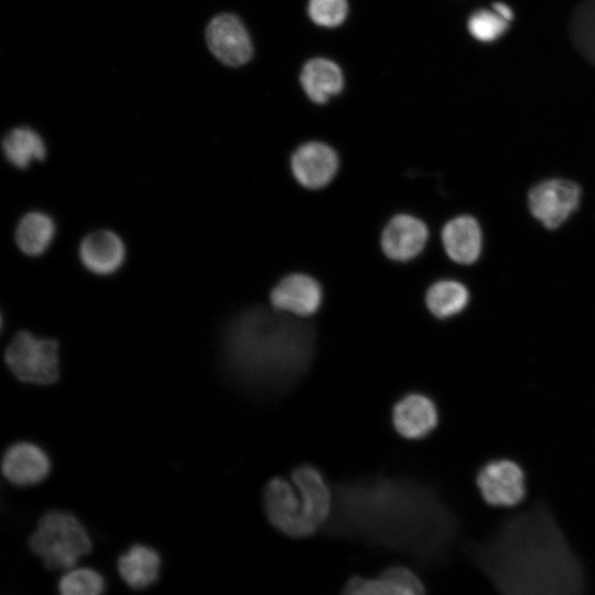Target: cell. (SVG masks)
<instances>
[{
  "mask_svg": "<svg viewBox=\"0 0 595 595\" xmlns=\"http://www.w3.org/2000/svg\"><path fill=\"white\" fill-rule=\"evenodd\" d=\"M473 556L500 595H582L583 565L543 504L504 520Z\"/></svg>",
  "mask_w": 595,
  "mask_h": 595,
  "instance_id": "6da1fadb",
  "label": "cell"
},
{
  "mask_svg": "<svg viewBox=\"0 0 595 595\" xmlns=\"http://www.w3.org/2000/svg\"><path fill=\"white\" fill-rule=\"evenodd\" d=\"M332 526L386 542L442 550L456 531L452 511L430 487L385 475L334 486Z\"/></svg>",
  "mask_w": 595,
  "mask_h": 595,
  "instance_id": "7a4b0ae2",
  "label": "cell"
},
{
  "mask_svg": "<svg viewBox=\"0 0 595 595\" xmlns=\"http://www.w3.org/2000/svg\"><path fill=\"white\" fill-rule=\"evenodd\" d=\"M223 351L237 382L255 393L278 396L307 372L315 354V332L286 313L251 307L229 322Z\"/></svg>",
  "mask_w": 595,
  "mask_h": 595,
  "instance_id": "3957f363",
  "label": "cell"
},
{
  "mask_svg": "<svg viewBox=\"0 0 595 595\" xmlns=\"http://www.w3.org/2000/svg\"><path fill=\"white\" fill-rule=\"evenodd\" d=\"M291 478L292 483L274 477L266 485L264 510L275 529L292 538H305L331 518L333 491L310 464L298 466Z\"/></svg>",
  "mask_w": 595,
  "mask_h": 595,
  "instance_id": "277c9868",
  "label": "cell"
},
{
  "mask_svg": "<svg viewBox=\"0 0 595 595\" xmlns=\"http://www.w3.org/2000/svg\"><path fill=\"white\" fill-rule=\"evenodd\" d=\"M32 552L48 569H73L91 550V541L77 518L68 512L45 513L29 540Z\"/></svg>",
  "mask_w": 595,
  "mask_h": 595,
  "instance_id": "5b68a950",
  "label": "cell"
},
{
  "mask_svg": "<svg viewBox=\"0 0 595 595\" xmlns=\"http://www.w3.org/2000/svg\"><path fill=\"white\" fill-rule=\"evenodd\" d=\"M4 360L21 381L50 385L58 379V344L54 339L21 331L6 348Z\"/></svg>",
  "mask_w": 595,
  "mask_h": 595,
  "instance_id": "8992f818",
  "label": "cell"
},
{
  "mask_svg": "<svg viewBox=\"0 0 595 595\" xmlns=\"http://www.w3.org/2000/svg\"><path fill=\"white\" fill-rule=\"evenodd\" d=\"M581 193L580 186L572 181L548 180L530 191L529 208L544 227L555 229L578 207Z\"/></svg>",
  "mask_w": 595,
  "mask_h": 595,
  "instance_id": "52a82bcc",
  "label": "cell"
},
{
  "mask_svg": "<svg viewBox=\"0 0 595 595\" xmlns=\"http://www.w3.org/2000/svg\"><path fill=\"white\" fill-rule=\"evenodd\" d=\"M483 499L495 507H512L526 495L524 474L510 459L491 461L484 465L476 477Z\"/></svg>",
  "mask_w": 595,
  "mask_h": 595,
  "instance_id": "ba28073f",
  "label": "cell"
},
{
  "mask_svg": "<svg viewBox=\"0 0 595 595\" xmlns=\"http://www.w3.org/2000/svg\"><path fill=\"white\" fill-rule=\"evenodd\" d=\"M206 42L210 52L228 66H240L252 55L251 41L245 25L229 13L219 14L209 22Z\"/></svg>",
  "mask_w": 595,
  "mask_h": 595,
  "instance_id": "9c48e42d",
  "label": "cell"
},
{
  "mask_svg": "<svg viewBox=\"0 0 595 595\" xmlns=\"http://www.w3.org/2000/svg\"><path fill=\"white\" fill-rule=\"evenodd\" d=\"M337 169V154L324 142H305L291 156V170L295 180L310 190L327 185L335 176Z\"/></svg>",
  "mask_w": 595,
  "mask_h": 595,
  "instance_id": "30bf717a",
  "label": "cell"
},
{
  "mask_svg": "<svg viewBox=\"0 0 595 595\" xmlns=\"http://www.w3.org/2000/svg\"><path fill=\"white\" fill-rule=\"evenodd\" d=\"M323 299L316 280L304 273H293L283 278L270 292L274 310L307 317L317 312Z\"/></svg>",
  "mask_w": 595,
  "mask_h": 595,
  "instance_id": "8fae6325",
  "label": "cell"
},
{
  "mask_svg": "<svg viewBox=\"0 0 595 595\" xmlns=\"http://www.w3.org/2000/svg\"><path fill=\"white\" fill-rule=\"evenodd\" d=\"M429 237L425 224L408 214L393 216L381 234L383 253L394 261H408L424 248Z\"/></svg>",
  "mask_w": 595,
  "mask_h": 595,
  "instance_id": "7c38bea8",
  "label": "cell"
},
{
  "mask_svg": "<svg viewBox=\"0 0 595 595\" xmlns=\"http://www.w3.org/2000/svg\"><path fill=\"white\" fill-rule=\"evenodd\" d=\"M78 255L82 264L89 272L109 275L122 267L126 259V246L116 232L99 229L83 238Z\"/></svg>",
  "mask_w": 595,
  "mask_h": 595,
  "instance_id": "4fadbf2b",
  "label": "cell"
},
{
  "mask_svg": "<svg viewBox=\"0 0 595 595\" xmlns=\"http://www.w3.org/2000/svg\"><path fill=\"white\" fill-rule=\"evenodd\" d=\"M439 413L428 396L412 392L400 399L392 409V424L407 440L426 437L436 428Z\"/></svg>",
  "mask_w": 595,
  "mask_h": 595,
  "instance_id": "5bb4252c",
  "label": "cell"
},
{
  "mask_svg": "<svg viewBox=\"0 0 595 595\" xmlns=\"http://www.w3.org/2000/svg\"><path fill=\"white\" fill-rule=\"evenodd\" d=\"M51 462L46 453L30 442H19L6 451L2 473L12 484L29 486L42 482L50 473Z\"/></svg>",
  "mask_w": 595,
  "mask_h": 595,
  "instance_id": "9a60e30c",
  "label": "cell"
},
{
  "mask_svg": "<svg viewBox=\"0 0 595 595\" xmlns=\"http://www.w3.org/2000/svg\"><path fill=\"white\" fill-rule=\"evenodd\" d=\"M342 595H424V586L408 567L392 566L377 577H351Z\"/></svg>",
  "mask_w": 595,
  "mask_h": 595,
  "instance_id": "2e32d148",
  "label": "cell"
},
{
  "mask_svg": "<svg viewBox=\"0 0 595 595\" xmlns=\"http://www.w3.org/2000/svg\"><path fill=\"white\" fill-rule=\"evenodd\" d=\"M442 242L447 256L461 264L477 260L482 250V230L477 220L470 216H459L445 224Z\"/></svg>",
  "mask_w": 595,
  "mask_h": 595,
  "instance_id": "e0dca14e",
  "label": "cell"
},
{
  "mask_svg": "<svg viewBox=\"0 0 595 595\" xmlns=\"http://www.w3.org/2000/svg\"><path fill=\"white\" fill-rule=\"evenodd\" d=\"M300 82L306 96L315 104H325L344 87L340 68L326 58L310 60L302 68Z\"/></svg>",
  "mask_w": 595,
  "mask_h": 595,
  "instance_id": "ac0fdd59",
  "label": "cell"
},
{
  "mask_svg": "<svg viewBox=\"0 0 595 595\" xmlns=\"http://www.w3.org/2000/svg\"><path fill=\"white\" fill-rule=\"evenodd\" d=\"M56 234L53 218L46 213L29 212L19 220L14 240L18 248L26 256L43 255L52 245Z\"/></svg>",
  "mask_w": 595,
  "mask_h": 595,
  "instance_id": "d6986e66",
  "label": "cell"
},
{
  "mask_svg": "<svg viewBox=\"0 0 595 595\" xmlns=\"http://www.w3.org/2000/svg\"><path fill=\"white\" fill-rule=\"evenodd\" d=\"M160 556L152 548L136 544L118 560V571L132 588L141 589L151 585L159 575Z\"/></svg>",
  "mask_w": 595,
  "mask_h": 595,
  "instance_id": "ffe728a7",
  "label": "cell"
},
{
  "mask_svg": "<svg viewBox=\"0 0 595 595\" xmlns=\"http://www.w3.org/2000/svg\"><path fill=\"white\" fill-rule=\"evenodd\" d=\"M2 152L12 166L25 170L33 162L45 159L46 144L35 130L29 127H17L4 136Z\"/></svg>",
  "mask_w": 595,
  "mask_h": 595,
  "instance_id": "44dd1931",
  "label": "cell"
},
{
  "mask_svg": "<svg viewBox=\"0 0 595 595\" xmlns=\"http://www.w3.org/2000/svg\"><path fill=\"white\" fill-rule=\"evenodd\" d=\"M468 299V291L464 284L453 280H442L428 289L425 304L435 317L444 320L462 312Z\"/></svg>",
  "mask_w": 595,
  "mask_h": 595,
  "instance_id": "7402d4cb",
  "label": "cell"
},
{
  "mask_svg": "<svg viewBox=\"0 0 595 595\" xmlns=\"http://www.w3.org/2000/svg\"><path fill=\"white\" fill-rule=\"evenodd\" d=\"M570 36L576 51L595 64V0H583L573 11Z\"/></svg>",
  "mask_w": 595,
  "mask_h": 595,
  "instance_id": "603a6c76",
  "label": "cell"
},
{
  "mask_svg": "<svg viewBox=\"0 0 595 595\" xmlns=\"http://www.w3.org/2000/svg\"><path fill=\"white\" fill-rule=\"evenodd\" d=\"M509 28V22L494 9L475 11L467 21L470 35L479 42L491 43L499 39Z\"/></svg>",
  "mask_w": 595,
  "mask_h": 595,
  "instance_id": "cb8c5ba5",
  "label": "cell"
},
{
  "mask_svg": "<svg viewBox=\"0 0 595 595\" xmlns=\"http://www.w3.org/2000/svg\"><path fill=\"white\" fill-rule=\"evenodd\" d=\"M58 591L61 595H101L104 578L91 569H75L61 578Z\"/></svg>",
  "mask_w": 595,
  "mask_h": 595,
  "instance_id": "d4e9b609",
  "label": "cell"
},
{
  "mask_svg": "<svg viewBox=\"0 0 595 595\" xmlns=\"http://www.w3.org/2000/svg\"><path fill=\"white\" fill-rule=\"evenodd\" d=\"M346 0H310L309 14L314 23L334 28L342 24L347 15Z\"/></svg>",
  "mask_w": 595,
  "mask_h": 595,
  "instance_id": "484cf974",
  "label": "cell"
},
{
  "mask_svg": "<svg viewBox=\"0 0 595 595\" xmlns=\"http://www.w3.org/2000/svg\"><path fill=\"white\" fill-rule=\"evenodd\" d=\"M493 9L508 22L513 19L512 10L504 2H495Z\"/></svg>",
  "mask_w": 595,
  "mask_h": 595,
  "instance_id": "4316f807",
  "label": "cell"
}]
</instances>
